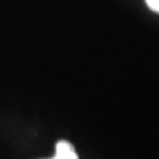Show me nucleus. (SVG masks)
Wrapping results in <instances>:
<instances>
[{
    "instance_id": "obj_1",
    "label": "nucleus",
    "mask_w": 159,
    "mask_h": 159,
    "mask_svg": "<svg viewBox=\"0 0 159 159\" xmlns=\"http://www.w3.org/2000/svg\"><path fill=\"white\" fill-rule=\"evenodd\" d=\"M50 159H78L77 150L69 142L61 140L56 143V149H55V156Z\"/></svg>"
},
{
    "instance_id": "obj_2",
    "label": "nucleus",
    "mask_w": 159,
    "mask_h": 159,
    "mask_svg": "<svg viewBox=\"0 0 159 159\" xmlns=\"http://www.w3.org/2000/svg\"><path fill=\"white\" fill-rule=\"evenodd\" d=\"M146 5L153 12H158L159 13V0H146Z\"/></svg>"
}]
</instances>
